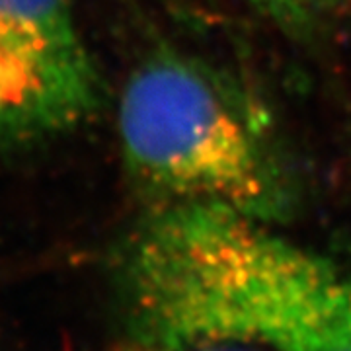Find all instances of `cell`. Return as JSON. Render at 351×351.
Here are the masks:
<instances>
[{"label":"cell","instance_id":"7a4b0ae2","mask_svg":"<svg viewBox=\"0 0 351 351\" xmlns=\"http://www.w3.org/2000/svg\"><path fill=\"white\" fill-rule=\"evenodd\" d=\"M131 184L162 205H219L281 223L297 180L277 129L246 88L197 57L156 51L133 69L117 106Z\"/></svg>","mask_w":351,"mask_h":351},{"label":"cell","instance_id":"277c9868","mask_svg":"<svg viewBox=\"0 0 351 351\" xmlns=\"http://www.w3.org/2000/svg\"><path fill=\"white\" fill-rule=\"evenodd\" d=\"M256 12L293 38L326 29L350 0H246Z\"/></svg>","mask_w":351,"mask_h":351},{"label":"cell","instance_id":"3957f363","mask_svg":"<svg viewBox=\"0 0 351 351\" xmlns=\"http://www.w3.org/2000/svg\"><path fill=\"white\" fill-rule=\"evenodd\" d=\"M101 100L73 0H0V158L75 133Z\"/></svg>","mask_w":351,"mask_h":351},{"label":"cell","instance_id":"6da1fadb","mask_svg":"<svg viewBox=\"0 0 351 351\" xmlns=\"http://www.w3.org/2000/svg\"><path fill=\"white\" fill-rule=\"evenodd\" d=\"M113 281L131 338L351 351V269L219 205L151 207Z\"/></svg>","mask_w":351,"mask_h":351},{"label":"cell","instance_id":"5b68a950","mask_svg":"<svg viewBox=\"0 0 351 351\" xmlns=\"http://www.w3.org/2000/svg\"><path fill=\"white\" fill-rule=\"evenodd\" d=\"M119 351H254L240 346L225 343H188V341H170V339L131 338L127 336L125 346Z\"/></svg>","mask_w":351,"mask_h":351}]
</instances>
